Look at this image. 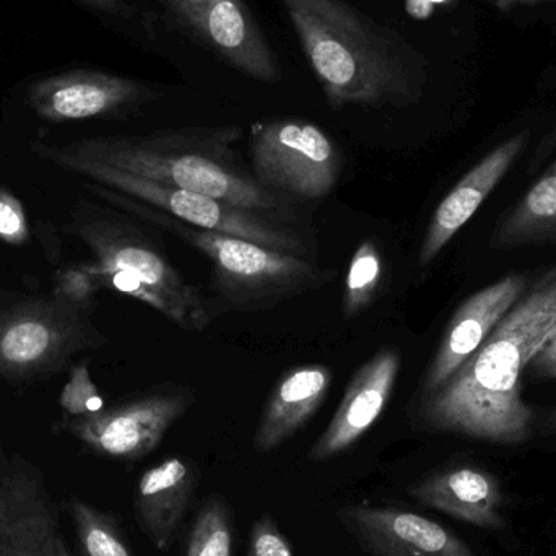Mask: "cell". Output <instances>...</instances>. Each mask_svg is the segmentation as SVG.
I'll return each instance as SVG.
<instances>
[{"mask_svg": "<svg viewBox=\"0 0 556 556\" xmlns=\"http://www.w3.org/2000/svg\"><path fill=\"white\" fill-rule=\"evenodd\" d=\"M556 327V266L544 274L459 371L418 414L431 430L496 444L525 443L535 414L522 401V372Z\"/></svg>", "mask_w": 556, "mask_h": 556, "instance_id": "1", "label": "cell"}, {"mask_svg": "<svg viewBox=\"0 0 556 556\" xmlns=\"http://www.w3.org/2000/svg\"><path fill=\"white\" fill-rule=\"evenodd\" d=\"M329 106L404 108L420 100L427 61L397 29L346 0H280Z\"/></svg>", "mask_w": 556, "mask_h": 556, "instance_id": "2", "label": "cell"}, {"mask_svg": "<svg viewBox=\"0 0 556 556\" xmlns=\"http://www.w3.org/2000/svg\"><path fill=\"white\" fill-rule=\"evenodd\" d=\"M240 126L156 130L142 136H97L61 146L71 155L113 166L139 178L211 195L235 207L280 211L277 194L241 166L235 146Z\"/></svg>", "mask_w": 556, "mask_h": 556, "instance_id": "3", "label": "cell"}, {"mask_svg": "<svg viewBox=\"0 0 556 556\" xmlns=\"http://www.w3.org/2000/svg\"><path fill=\"white\" fill-rule=\"evenodd\" d=\"M88 189L123 214L162 228L194 248L211 263L212 287L231 309H267L307 291L319 290L329 281V273L306 257L270 250L231 235L191 227L159 208L94 182Z\"/></svg>", "mask_w": 556, "mask_h": 556, "instance_id": "4", "label": "cell"}, {"mask_svg": "<svg viewBox=\"0 0 556 556\" xmlns=\"http://www.w3.org/2000/svg\"><path fill=\"white\" fill-rule=\"evenodd\" d=\"M33 152L59 168L84 176L94 185H101L121 192V194L137 199L150 207L159 208V211L178 218L182 224L202 228V230L243 238V240L263 244V247L281 251V253L306 257L307 247L303 238L290 228L277 224L269 215L235 207V205L218 201L211 195L199 194V192L188 191V189L159 185V182L130 175V173L121 172L113 166L71 155L55 143L36 142L33 146Z\"/></svg>", "mask_w": 556, "mask_h": 556, "instance_id": "5", "label": "cell"}, {"mask_svg": "<svg viewBox=\"0 0 556 556\" xmlns=\"http://www.w3.org/2000/svg\"><path fill=\"white\" fill-rule=\"evenodd\" d=\"M93 307L52 293L2 301L0 378L9 384L45 381L78 353L106 345V337L91 319Z\"/></svg>", "mask_w": 556, "mask_h": 556, "instance_id": "6", "label": "cell"}, {"mask_svg": "<svg viewBox=\"0 0 556 556\" xmlns=\"http://www.w3.org/2000/svg\"><path fill=\"white\" fill-rule=\"evenodd\" d=\"M65 230L93 253L98 266L124 270L165 298L175 309L176 326L202 332L211 324L207 301L199 288L189 283L160 244L126 215L81 199Z\"/></svg>", "mask_w": 556, "mask_h": 556, "instance_id": "7", "label": "cell"}, {"mask_svg": "<svg viewBox=\"0 0 556 556\" xmlns=\"http://www.w3.org/2000/svg\"><path fill=\"white\" fill-rule=\"evenodd\" d=\"M250 152L254 179L274 194L320 199L339 181V147L309 121L283 117L254 124Z\"/></svg>", "mask_w": 556, "mask_h": 556, "instance_id": "8", "label": "cell"}, {"mask_svg": "<svg viewBox=\"0 0 556 556\" xmlns=\"http://www.w3.org/2000/svg\"><path fill=\"white\" fill-rule=\"evenodd\" d=\"M176 25L231 67L263 84L281 78L280 62L247 0H163Z\"/></svg>", "mask_w": 556, "mask_h": 556, "instance_id": "9", "label": "cell"}, {"mask_svg": "<svg viewBox=\"0 0 556 556\" xmlns=\"http://www.w3.org/2000/svg\"><path fill=\"white\" fill-rule=\"evenodd\" d=\"M159 97L143 81L100 68H61L28 81L29 110L52 124L106 119L129 113Z\"/></svg>", "mask_w": 556, "mask_h": 556, "instance_id": "10", "label": "cell"}, {"mask_svg": "<svg viewBox=\"0 0 556 556\" xmlns=\"http://www.w3.org/2000/svg\"><path fill=\"white\" fill-rule=\"evenodd\" d=\"M186 389L155 392L87 417H67L68 431L87 446L117 459H139L160 446L166 431L189 410Z\"/></svg>", "mask_w": 556, "mask_h": 556, "instance_id": "11", "label": "cell"}, {"mask_svg": "<svg viewBox=\"0 0 556 556\" xmlns=\"http://www.w3.org/2000/svg\"><path fill=\"white\" fill-rule=\"evenodd\" d=\"M528 290L522 276H506L467 298L447 324L421 384V397L443 388L489 339L500 320Z\"/></svg>", "mask_w": 556, "mask_h": 556, "instance_id": "12", "label": "cell"}, {"mask_svg": "<svg viewBox=\"0 0 556 556\" xmlns=\"http://www.w3.org/2000/svg\"><path fill=\"white\" fill-rule=\"evenodd\" d=\"M401 372V353L379 350L353 375L336 415L309 451V459L324 463L345 453L362 440L384 414Z\"/></svg>", "mask_w": 556, "mask_h": 556, "instance_id": "13", "label": "cell"}, {"mask_svg": "<svg viewBox=\"0 0 556 556\" xmlns=\"http://www.w3.org/2000/svg\"><path fill=\"white\" fill-rule=\"evenodd\" d=\"M340 519L376 556H476L453 532L415 513L356 505Z\"/></svg>", "mask_w": 556, "mask_h": 556, "instance_id": "14", "label": "cell"}, {"mask_svg": "<svg viewBox=\"0 0 556 556\" xmlns=\"http://www.w3.org/2000/svg\"><path fill=\"white\" fill-rule=\"evenodd\" d=\"M528 142L529 134L521 132L500 143L451 189L428 224L418 256L420 267L425 269L430 266L451 240L466 227L480 205L506 178L516 160L525 152Z\"/></svg>", "mask_w": 556, "mask_h": 556, "instance_id": "15", "label": "cell"}, {"mask_svg": "<svg viewBox=\"0 0 556 556\" xmlns=\"http://www.w3.org/2000/svg\"><path fill=\"white\" fill-rule=\"evenodd\" d=\"M410 495L457 521L490 531L505 529L502 485L489 470L472 466L441 470L412 486Z\"/></svg>", "mask_w": 556, "mask_h": 556, "instance_id": "16", "label": "cell"}, {"mask_svg": "<svg viewBox=\"0 0 556 556\" xmlns=\"http://www.w3.org/2000/svg\"><path fill=\"white\" fill-rule=\"evenodd\" d=\"M333 371L326 365H303L288 369L278 379L254 434V450L270 453L298 433L332 388Z\"/></svg>", "mask_w": 556, "mask_h": 556, "instance_id": "17", "label": "cell"}, {"mask_svg": "<svg viewBox=\"0 0 556 556\" xmlns=\"http://www.w3.org/2000/svg\"><path fill=\"white\" fill-rule=\"evenodd\" d=\"M194 489L191 466L169 457L143 473L137 486V511L150 541L166 551L181 525Z\"/></svg>", "mask_w": 556, "mask_h": 556, "instance_id": "18", "label": "cell"}, {"mask_svg": "<svg viewBox=\"0 0 556 556\" xmlns=\"http://www.w3.org/2000/svg\"><path fill=\"white\" fill-rule=\"evenodd\" d=\"M556 243V159L490 238L495 251Z\"/></svg>", "mask_w": 556, "mask_h": 556, "instance_id": "19", "label": "cell"}, {"mask_svg": "<svg viewBox=\"0 0 556 556\" xmlns=\"http://www.w3.org/2000/svg\"><path fill=\"white\" fill-rule=\"evenodd\" d=\"M0 556H71L51 513L33 496L0 528Z\"/></svg>", "mask_w": 556, "mask_h": 556, "instance_id": "20", "label": "cell"}, {"mask_svg": "<svg viewBox=\"0 0 556 556\" xmlns=\"http://www.w3.org/2000/svg\"><path fill=\"white\" fill-rule=\"evenodd\" d=\"M384 276V257L371 238L362 241L350 261L342 293V313L345 319H355L365 313L378 296Z\"/></svg>", "mask_w": 556, "mask_h": 556, "instance_id": "21", "label": "cell"}, {"mask_svg": "<svg viewBox=\"0 0 556 556\" xmlns=\"http://www.w3.org/2000/svg\"><path fill=\"white\" fill-rule=\"evenodd\" d=\"M103 25L129 36H153L155 15L142 0H72Z\"/></svg>", "mask_w": 556, "mask_h": 556, "instance_id": "22", "label": "cell"}, {"mask_svg": "<svg viewBox=\"0 0 556 556\" xmlns=\"http://www.w3.org/2000/svg\"><path fill=\"white\" fill-rule=\"evenodd\" d=\"M186 556H231V526L222 503L208 502L199 513Z\"/></svg>", "mask_w": 556, "mask_h": 556, "instance_id": "23", "label": "cell"}, {"mask_svg": "<svg viewBox=\"0 0 556 556\" xmlns=\"http://www.w3.org/2000/svg\"><path fill=\"white\" fill-rule=\"evenodd\" d=\"M72 511L85 555L132 556L110 519L80 502H74Z\"/></svg>", "mask_w": 556, "mask_h": 556, "instance_id": "24", "label": "cell"}, {"mask_svg": "<svg viewBox=\"0 0 556 556\" xmlns=\"http://www.w3.org/2000/svg\"><path fill=\"white\" fill-rule=\"evenodd\" d=\"M59 404L67 417H87L103 410L104 401L91 379L87 362L72 366L68 381L62 388Z\"/></svg>", "mask_w": 556, "mask_h": 556, "instance_id": "25", "label": "cell"}, {"mask_svg": "<svg viewBox=\"0 0 556 556\" xmlns=\"http://www.w3.org/2000/svg\"><path fill=\"white\" fill-rule=\"evenodd\" d=\"M103 290L88 263L65 264L52 278L54 296L84 306H94V298Z\"/></svg>", "mask_w": 556, "mask_h": 556, "instance_id": "26", "label": "cell"}, {"mask_svg": "<svg viewBox=\"0 0 556 556\" xmlns=\"http://www.w3.org/2000/svg\"><path fill=\"white\" fill-rule=\"evenodd\" d=\"M0 241L9 247H23L29 241L25 207L18 198L0 186Z\"/></svg>", "mask_w": 556, "mask_h": 556, "instance_id": "27", "label": "cell"}, {"mask_svg": "<svg viewBox=\"0 0 556 556\" xmlns=\"http://www.w3.org/2000/svg\"><path fill=\"white\" fill-rule=\"evenodd\" d=\"M248 556H293V548L269 515L254 522Z\"/></svg>", "mask_w": 556, "mask_h": 556, "instance_id": "28", "label": "cell"}, {"mask_svg": "<svg viewBox=\"0 0 556 556\" xmlns=\"http://www.w3.org/2000/svg\"><path fill=\"white\" fill-rule=\"evenodd\" d=\"M539 378L554 379L556 381V327L554 332L545 339L544 345L541 346L534 358L528 365ZM548 430L556 431V408L552 412L547 421Z\"/></svg>", "mask_w": 556, "mask_h": 556, "instance_id": "29", "label": "cell"}, {"mask_svg": "<svg viewBox=\"0 0 556 556\" xmlns=\"http://www.w3.org/2000/svg\"><path fill=\"white\" fill-rule=\"evenodd\" d=\"M33 496H36L35 493L28 492V490L15 489L12 492V490L0 489V528L15 513H18Z\"/></svg>", "mask_w": 556, "mask_h": 556, "instance_id": "30", "label": "cell"}, {"mask_svg": "<svg viewBox=\"0 0 556 556\" xmlns=\"http://www.w3.org/2000/svg\"><path fill=\"white\" fill-rule=\"evenodd\" d=\"M434 5L430 0H405V10L415 20H428L433 16Z\"/></svg>", "mask_w": 556, "mask_h": 556, "instance_id": "31", "label": "cell"}, {"mask_svg": "<svg viewBox=\"0 0 556 556\" xmlns=\"http://www.w3.org/2000/svg\"><path fill=\"white\" fill-rule=\"evenodd\" d=\"M482 2L506 12V10L515 9V7L526 5V3L554 2V0H482Z\"/></svg>", "mask_w": 556, "mask_h": 556, "instance_id": "32", "label": "cell"}, {"mask_svg": "<svg viewBox=\"0 0 556 556\" xmlns=\"http://www.w3.org/2000/svg\"><path fill=\"white\" fill-rule=\"evenodd\" d=\"M430 2H433L434 5H441V3L450 2V0H430Z\"/></svg>", "mask_w": 556, "mask_h": 556, "instance_id": "33", "label": "cell"}]
</instances>
